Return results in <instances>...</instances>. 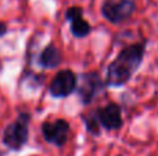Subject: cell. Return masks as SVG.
<instances>
[{"label":"cell","mask_w":158,"mask_h":156,"mask_svg":"<svg viewBox=\"0 0 158 156\" xmlns=\"http://www.w3.org/2000/svg\"><path fill=\"white\" fill-rule=\"evenodd\" d=\"M77 83L78 79L75 73L69 69H64L60 71L54 76V79L50 83L49 91L53 97L56 98H63V97H68L77 90Z\"/></svg>","instance_id":"cell-4"},{"label":"cell","mask_w":158,"mask_h":156,"mask_svg":"<svg viewBox=\"0 0 158 156\" xmlns=\"http://www.w3.org/2000/svg\"><path fill=\"white\" fill-rule=\"evenodd\" d=\"M28 120L29 116L22 113L14 123L7 126L3 134V142L10 149L18 151L28 141Z\"/></svg>","instance_id":"cell-2"},{"label":"cell","mask_w":158,"mask_h":156,"mask_svg":"<svg viewBox=\"0 0 158 156\" xmlns=\"http://www.w3.org/2000/svg\"><path fill=\"white\" fill-rule=\"evenodd\" d=\"M69 124L67 120L58 119L56 122H44L42 126V134L49 144L63 146L69 135Z\"/></svg>","instance_id":"cell-5"},{"label":"cell","mask_w":158,"mask_h":156,"mask_svg":"<svg viewBox=\"0 0 158 156\" xmlns=\"http://www.w3.org/2000/svg\"><path fill=\"white\" fill-rule=\"evenodd\" d=\"M97 122L106 130H118L122 126V113L117 104H108L107 107L97 109Z\"/></svg>","instance_id":"cell-7"},{"label":"cell","mask_w":158,"mask_h":156,"mask_svg":"<svg viewBox=\"0 0 158 156\" xmlns=\"http://www.w3.org/2000/svg\"><path fill=\"white\" fill-rule=\"evenodd\" d=\"M39 64L43 68H57L61 64V53L56 46L50 44L42 51L39 57Z\"/></svg>","instance_id":"cell-9"},{"label":"cell","mask_w":158,"mask_h":156,"mask_svg":"<svg viewBox=\"0 0 158 156\" xmlns=\"http://www.w3.org/2000/svg\"><path fill=\"white\" fill-rule=\"evenodd\" d=\"M135 3L132 0H106L101 6V13L107 21L112 24H121L133 14Z\"/></svg>","instance_id":"cell-3"},{"label":"cell","mask_w":158,"mask_h":156,"mask_svg":"<svg viewBox=\"0 0 158 156\" xmlns=\"http://www.w3.org/2000/svg\"><path fill=\"white\" fill-rule=\"evenodd\" d=\"M77 88L82 102L83 104H90L93 101V98L101 91L103 82H101L100 76L96 72H87V73L81 76V82H79V84L77 83Z\"/></svg>","instance_id":"cell-6"},{"label":"cell","mask_w":158,"mask_h":156,"mask_svg":"<svg viewBox=\"0 0 158 156\" xmlns=\"http://www.w3.org/2000/svg\"><path fill=\"white\" fill-rule=\"evenodd\" d=\"M65 17L71 22V32L77 37H85L90 32V25L82 18L81 7H69L65 13Z\"/></svg>","instance_id":"cell-8"},{"label":"cell","mask_w":158,"mask_h":156,"mask_svg":"<svg viewBox=\"0 0 158 156\" xmlns=\"http://www.w3.org/2000/svg\"><path fill=\"white\" fill-rule=\"evenodd\" d=\"M146 51L144 43H135L129 47H125L107 69L106 83L112 87L122 86L133 76L139 69Z\"/></svg>","instance_id":"cell-1"},{"label":"cell","mask_w":158,"mask_h":156,"mask_svg":"<svg viewBox=\"0 0 158 156\" xmlns=\"http://www.w3.org/2000/svg\"><path fill=\"white\" fill-rule=\"evenodd\" d=\"M6 30H7V26H6L4 24H0V36H3L6 33Z\"/></svg>","instance_id":"cell-10"}]
</instances>
